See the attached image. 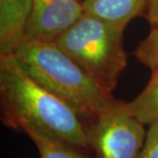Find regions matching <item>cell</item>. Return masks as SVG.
Segmentation results:
<instances>
[{"instance_id": "6da1fadb", "label": "cell", "mask_w": 158, "mask_h": 158, "mask_svg": "<svg viewBox=\"0 0 158 158\" xmlns=\"http://www.w3.org/2000/svg\"><path fill=\"white\" fill-rule=\"evenodd\" d=\"M0 105L3 124L33 129L74 147H89L87 125L64 101L31 78L14 55L0 56Z\"/></svg>"}, {"instance_id": "7a4b0ae2", "label": "cell", "mask_w": 158, "mask_h": 158, "mask_svg": "<svg viewBox=\"0 0 158 158\" xmlns=\"http://www.w3.org/2000/svg\"><path fill=\"white\" fill-rule=\"evenodd\" d=\"M37 83L94 121L118 101L100 87L56 42L25 40L12 53Z\"/></svg>"}, {"instance_id": "3957f363", "label": "cell", "mask_w": 158, "mask_h": 158, "mask_svg": "<svg viewBox=\"0 0 158 158\" xmlns=\"http://www.w3.org/2000/svg\"><path fill=\"white\" fill-rule=\"evenodd\" d=\"M124 30L84 14L56 43L100 87L112 94L127 66Z\"/></svg>"}, {"instance_id": "277c9868", "label": "cell", "mask_w": 158, "mask_h": 158, "mask_svg": "<svg viewBox=\"0 0 158 158\" xmlns=\"http://www.w3.org/2000/svg\"><path fill=\"white\" fill-rule=\"evenodd\" d=\"M89 147L97 158H139L146 141L145 125L126 111L124 102L87 125Z\"/></svg>"}, {"instance_id": "5b68a950", "label": "cell", "mask_w": 158, "mask_h": 158, "mask_svg": "<svg viewBox=\"0 0 158 158\" xmlns=\"http://www.w3.org/2000/svg\"><path fill=\"white\" fill-rule=\"evenodd\" d=\"M84 14L79 0H33L24 41L56 42Z\"/></svg>"}, {"instance_id": "8992f818", "label": "cell", "mask_w": 158, "mask_h": 158, "mask_svg": "<svg viewBox=\"0 0 158 158\" xmlns=\"http://www.w3.org/2000/svg\"><path fill=\"white\" fill-rule=\"evenodd\" d=\"M33 0H0V56L12 55L25 39Z\"/></svg>"}, {"instance_id": "52a82bcc", "label": "cell", "mask_w": 158, "mask_h": 158, "mask_svg": "<svg viewBox=\"0 0 158 158\" xmlns=\"http://www.w3.org/2000/svg\"><path fill=\"white\" fill-rule=\"evenodd\" d=\"M149 0H84L86 15L109 24L126 28L135 18L145 15Z\"/></svg>"}, {"instance_id": "ba28073f", "label": "cell", "mask_w": 158, "mask_h": 158, "mask_svg": "<svg viewBox=\"0 0 158 158\" xmlns=\"http://www.w3.org/2000/svg\"><path fill=\"white\" fill-rule=\"evenodd\" d=\"M146 87L124 107L129 114L143 123L151 125L158 122V68L153 69Z\"/></svg>"}, {"instance_id": "9c48e42d", "label": "cell", "mask_w": 158, "mask_h": 158, "mask_svg": "<svg viewBox=\"0 0 158 158\" xmlns=\"http://www.w3.org/2000/svg\"><path fill=\"white\" fill-rule=\"evenodd\" d=\"M37 148L40 158H91L84 155L79 148L69 145L38 131L25 132Z\"/></svg>"}, {"instance_id": "30bf717a", "label": "cell", "mask_w": 158, "mask_h": 158, "mask_svg": "<svg viewBox=\"0 0 158 158\" xmlns=\"http://www.w3.org/2000/svg\"><path fill=\"white\" fill-rule=\"evenodd\" d=\"M134 55L151 70L158 68V25L151 27L149 34L135 47Z\"/></svg>"}, {"instance_id": "8fae6325", "label": "cell", "mask_w": 158, "mask_h": 158, "mask_svg": "<svg viewBox=\"0 0 158 158\" xmlns=\"http://www.w3.org/2000/svg\"><path fill=\"white\" fill-rule=\"evenodd\" d=\"M139 158H158V122L149 125L146 141Z\"/></svg>"}, {"instance_id": "7c38bea8", "label": "cell", "mask_w": 158, "mask_h": 158, "mask_svg": "<svg viewBox=\"0 0 158 158\" xmlns=\"http://www.w3.org/2000/svg\"><path fill=\"white\" fill-rule=\"evenodd\" d=\"M144 17L151 27L158 25V0H149Z\"/></svg>"}, {"instance_id": "4fadbf2b", "label": "cell", "mask_w": 158, "mask_h": 158, "mask_svg": "<svg viewBox=\"0 0 158 158\" xmlns=\"http://www.w3.org/2000/svg\"><path fill=\"white\" fill-rule=\"evenodd\" d=\"M79 1H81V2H83V1H84V0H79Z\"/></svg>"}]
</instances>
